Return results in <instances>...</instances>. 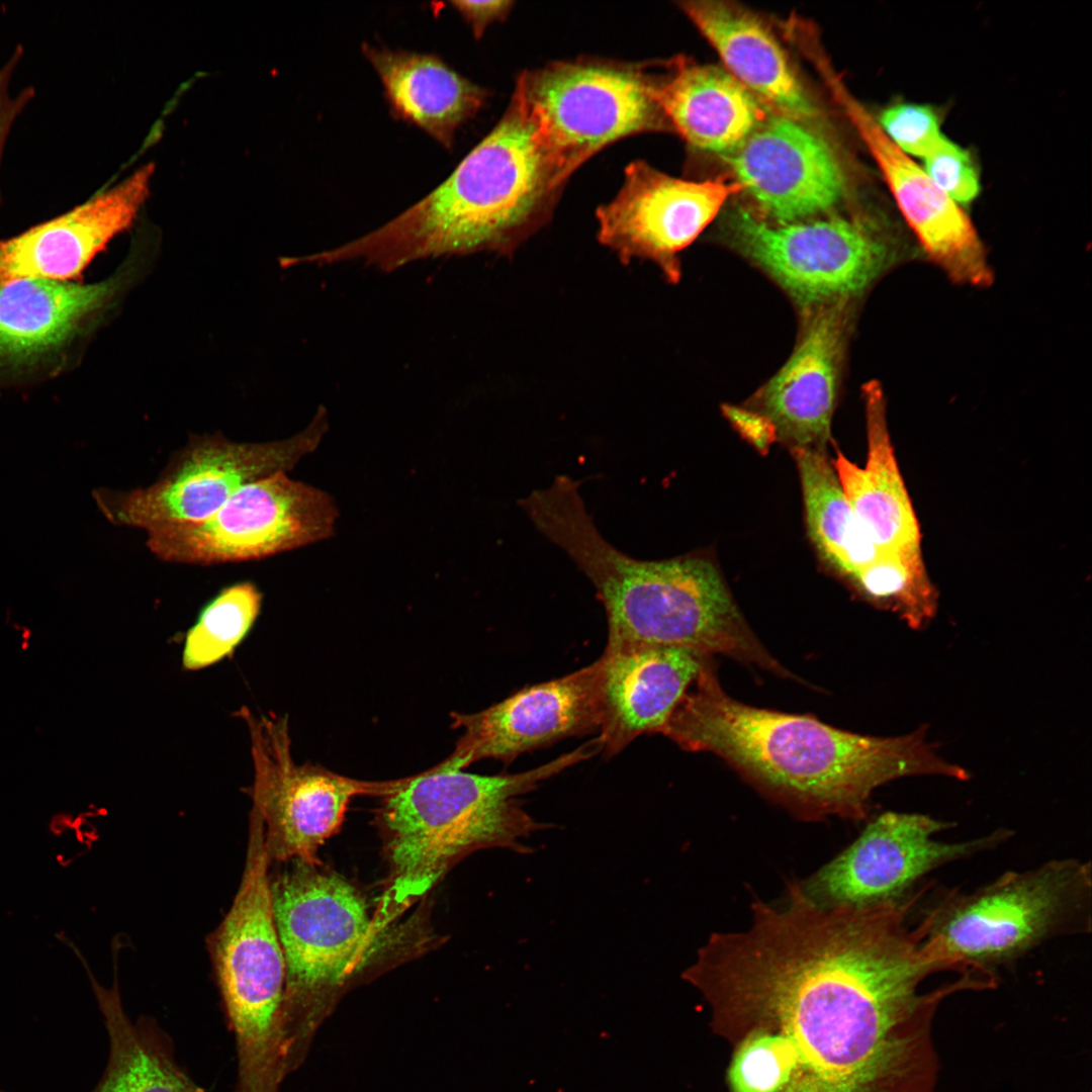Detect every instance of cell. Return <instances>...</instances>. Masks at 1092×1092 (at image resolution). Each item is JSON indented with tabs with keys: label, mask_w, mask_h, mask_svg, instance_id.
Returning <instances> with one entry per match:
<instances>
[{
	"label": "cell",
	"mask_w": 1092,
	"mask_h": 1092,
	"mask_svg": "<svg viewBox=\"0 0 1092 1092\" xmlns=\"http://www.w3.org/2000/svg\"><path fill=\"white\" fill-rule=\"evenodd\" d=\"M934 964L859 913L802 906L775 914L701 968L714 1033L775 1034L783 1092H935L932 1022L956 982L922 991Z\"/></svg>",
	"instance_id": "cell-1"
},
{
	"label": "cell",
	"mask_w": 1092,
	"mask_h": 1092,
	"mask_svg": "<svg viewBox=\"0 0 1092 1092\" xmlns=\"http://www.w3.org/2000/svg\"><path fill=\"white\" fill-rule=\"evenodd\" d=\"M661 734L689 751L725 759L762 793L801 817L861 819L872 793L897 779H970L943 758L926 728L901 736L861 735L809 715L751 707L728 696L710 658Z\"/></svg>",
	"instance_id": "cell-2"
},
{
	"label": "cell",
	"mask_w": 1092,
	"mask_h": 1092,
	"mask_svg": "<svg viewBox=\"0 0 1092 1092\" xmlns=\"http://www.w3.org/2000/svg\"><path fill=\"white\" fill-rule=\"evenodd\" d=\"M566 180L513 93L495 126L439 186L372 232L316 252L313 261L391 272L427 259L511 256L551 217Z\"/></svg>",
	"instance_id": "cell-3"
},
{
	"label": "cell",
	"mask_w": 1092,
	"mask_h": 1092,
	"mask_svg": "<svg viewBox=\"0 0 1092 1092\" xmlns=\"http://www.w3.org/2000/svg\"><path fill=\"white\" fill-rule=\"evenodd\" d=\"M535 528L589 579L608 622V642H640L720 653L784 676L789 672L745 623L717 568L684 556L640 560L600 533L579 493L562 474L519 500Z\"/></svg>",
	"instance_id": "cell-4"
},
{
	"label": "cell",
	"mask_w": 1092,
	"mask_h": 1092,
	"mask_svg": "<svg viewBox=\"0 0 1092 1092\" xmlns=\"http://www.w3.org/2000/svg\"><path fill=\"white\" fill-rule=\"evenodd\" d=\"M601 752L597 738L527 771L480 776L436 764L401 778L381 797L376 820L389 875L373 914L382 928L432 890L459 860L480 849L531 848L524 840L547 827L518 796Z\"/></svg>",
	"instance_id": "cell-5"
},
{
	"label": "cell",
	"mask_w": 1092,
	"mask_h": 1092,
	"mask_svg": "<svg viewBox=\"0 0 1092 1092\" xmlns=\"http://www.w3.org/2000/svg\"><path fill=\"white\" fill-rule=\"evenodd\" d=\"M261 819L250 812L246 860L233 903L207 937L236 1044L237 1092H277L284 1067L285 962L270 889Z\"/></svg>",
	"instance_id": "cell-6"
},
{
	"label": "cell",
	"mask_w": 1092,
	"mask_h": 1092,
	"mask_svg": "<svg viewBox=\"0 0 1092 1092\" xmlns=\"http://www.w3.org/2000/svg\"><path fill=\"white\" fill-rule=\"evenodd\" d=\"M1090 905V863L1055 859L971 894H945L917 926L953 972L997 979V967L1046 939L1089 930Z\"/></svg>",
	"instance_id": "cell-7"
},
{
	"label": "cell",
	"mask_w": 1092,
	"mask_h": 1092,
	"mask_svg": "<svg viewBox=\"0 0 1092 1092\" xmlns=\"http://www.w3.org/2000/svg\"><path fill=\"white\" fill-rule=\"evenodd\" d=\"M270 873L275 925L285 962L283 1033L324 991L342 986L372 965L391 940L370 915L365 898L320 864L292 860Z\"/></svg>",
	"instance_id": "cell-8"
},
{
	"label": "cell",
	"mask_w": 1092,
	"mask_h": 1092,
	"mask_svg": "<svg viewBox=\"0 0 1092 1092\" xmlns=\"http://www.w3.org/2000/svg\"><path fill=\"white\" fill-rule=\"evenodd\" d=\"M647 64L579 58L522 73L519 97L548 153L569 176L607 146L643 132L673 131Z\"/></svg>",
	"instance_id": "cell-9"
},
{
	"label": "cell",
	"mask_w": 1092,
	"mask_h": 1092,
	"mask_svg": "<svg viewBox=\"0 0 1092 1092\" xmlns=\"http://www.w3.org/2000/svg\"><path fill=\"white\" fill-rule=\"evenodd\" d=\"M327 429V412L320 406L307 428L284 440L245 443L219 433L193 436L152 484L129 490L104 488L95 498L116 526L149 532L199 522L246 484L291 470L317 447Z\"/></svg>",
	"instance_id": "cell-10"
},
{
	"label": "cell",
	"mask_w": 1092,
	"mask_h": 1092,
	"mask_svg": "<svg viewBox=\"0 0 1092 1092\" xmlns=\"http://www.w3.org/2000/svg\"><path fill=\"white\" fill-rule=\"evenodd\" d=\"M235 715L250 734L251 811L262 821L270 866L292 860L321 864L317 852L340 830L350 802L363 795L381 798L399 784L400 779L364 781L309 762L297 764L286 716L256 715L247 707Z\"/></svg>",
	"instance_id": "cell-11"
},
{
	"label": "cell",
	"mask_w": 1092,
	"mask_h": 1092,
	"mask_svg": "<svg viewBox=\"0 0 1092 1092\" xmlns=\"http://www.w3.org/2000/svg\"><path fill=\"white\" fill-rule=\"evenodd\" d=\"M338 516L330 494L279 472L241 487L202 521L147 532L146 546L171 563L259 560L331 537Z\"/></svg>",
	"instance_id": "cell-12"
},
{
	"label": "cell",
	"mask_w": 1092,
	"mask_h": 1092,
	"mask_svg": "<svg viewBox=\"0 0 1092 1092\" xmlns=\"http://www.w3.org/2000/svg\"><path fill=\"white\" fill-rule=\"evenodd\" d=\"M952 826L920 813L885 812L802 886L824 905L901 902L911 897L914 885L928 873L994 848L1011 835L1000 829L961 842L935 838Z\"/></svg>",
	"instance_id": "cell-13"
},
{
	"label": "cell",
	"mask_w": 1092,
	"mask_h": 1092,
	"mask_svg": "<svg viewBox=\"0 0 1092 1092\" xmlns=\"http://www.w3.org/2000/svg\"><path fill=\"white\" fill-rule=\"evenodd\" d=\"M729 225L736 247L804 304L850 298L886 265L885 245L842 217L777 225L739 208Z\"/></svg>",
	"instance_id": "cell-14"
},
{
	"label": "cell",
	"mask_w": 1092,
	"mask_h": 1092,
	"mask_svg": "<svg viewBox=\"0 0 1092 1092\" xmlns=\"http://www.w3.org/2000/svg\"><path fill=\"white\" fill-rule=\"evenodd\" d=\"M740 191L736 181L685 180L646 162H632L617 195L596 212L598 240L622 264L652 261L669 282L676 283L677 254L713 220L726 199Z\"/></svg>",
	"instance_id": "cell-15"
},
{
	"label": "cell",
	"mask_w": 1092,
	"mask_h": 1092,
	"mask_svg": "<svg viewBox=\"0 0 1092 1092\" xmlns=\"http://www.w3.org/2000/svg\"><path fill=\"white\" fill-rule=\"evenodd\" d=\"M810 60L875 159L901 213L929 258L957 283L990 284L993 275L986 253L968 215L924 169L890 141L822 52Z\"/></svg>",
	"instance_id": "cell-16"
},
{
	"label": "cell",
	"mask_w": 1092,
	"mask_h": 1092,
	"mask_svg": "<svg viewBox=\"0 0 1092 1092\" xmlns=\"http://www.w3.org/2000/svg\"><path fill=\"white\" fill-rule=\"evenodd\" d=\"M124 270L92 284L23 279L0 286V387L63 372L123 286Z\"/></svg>",
	"instance_id": "cell-17"
},
{
	"label": "cell",
	"mask_w": 1092,
	"mask_h": 1092,
	"mask_svg": "<svg viewBox=\"0 0 1092 1092\" xmlns=\"http://www.w3.org/2000/svg\"><path fill=\"white\" fill-rule=\"evenodd\" d=\"M451 720L463 733L440 763L461 770L482 759L511 763L525 752L593 733L601 723L599 662L525 687L482 711L453 712Z\"/></svg>",
	"instance_id": "cell-18"
},
{
	"label": "cell",
	"mask_w": 1092,
	"mask_h": 1092,
	"mask_svg": "<svg viewBox=\"0 0 1092 1092\" xmlns=\"http://www.w3.org/2000/svg\"><path fill=\"white\" fill-rule=\"evenodd\" d=\"M737 183L778 223H791L833 207L845 189L830 146L788 115L765 118L728 158Z\"/></svg>",
	"instance_id": "cell-19"
},
{
	"label": "cell",
	"mask_w": 1092,
	"mask_h": 1092,
	"mask_svg": "<svg viewBox=\"0 0 1092 1092\" xmlns=\"http://www.w3.org/2000/svg\"><path fill=\"white\" fill-rule=\"evenodd\" d=\"M710 656L673 645L607 642L599 662L602 752L660 733Z\"/></svg>",
	"instance_id": "cell-20"
},
{
	"label": "cell",
	"mask_w": 1092,
	"mask_h": 1092,
	"mask_svg": "<svg viewBox=\"0 0 1092 1092\" xmlns=\"http://www.w3.org/2000/svg\"><path fill=\"white\" fill-rule=\"evenodd\" d=\"M153 164L70 211L0 241V286L23 279L68 281L136 217L146 201Z\"/></svg>",
	"instance_id": "cell-21"
},
{
	"label": "cell",
	"mask_w": 1092,
	"mask_h": 1092,
	"mask_svg": "<svg viewBox=\"0 0 1092 1092\" xmlns=\"http://www.w3.org/2000/svg\"><path fill=\"white\" fill-rule=\"evenodd\" d=\"M848 299L825 302L809 316L793 354L758 396L760 413H753L791 449H826L830 439Z\"/></svg>",
	"instance_id": "cell-22"
},
{
	"label": "cell",
	"mask_w": 1092,
	"mask_h": 1092,
	"mask_svg": "<svg viewBox=\"0 0 1092 1092\" xmlns=\"http://www.w3.org/2000/svg\"><path fill=\"white\" fill-rule=\"evenodd\" d=\"M678 6L718 53L724 69L752 95L798 120L816 114L784 48L758 16L724 1L693 0Z\"/></svg>",
	"instance_id": "cell-23"
},
{
	"label": "cell",
	"mask_w": 1092,
	"mask_h": 1092,
	"mask_svg": "<svg viewBox=\"0 0 1092 1092\" xmlns=\"http://www.w3.org/2000/svg\"><path fill=\"white\" fill-rule=\"evenodd\" d=\"M666 65L656 74L654 95L689 147L730 153L765 118L755 96L724 68L684 57Z\"/></svg>",
	"instance_id": "cell-24"
},
{
	"label": "cell",
	"mask_w": 1092,
	"mask_h": 1092,
	"mask_svg": "<svg viewBox=\"0 0 1092 1092\" xmlns=\"http://www.w3.org/2000/svg\"><path fill=\"white\" fill-rule=\"evenodd\" d=\"M868 459L863 468L837 453L834 470L857 520L881 552L920 546L919 524L896 460L877 381L863 388Z\"/></svg>",
	"instance_id": "cell-25"
},
{
	"label": "cell",
	"mask_w": 1092,
	"mask_h": 1092,
	"mask_svg": "<svg viewBox=\"0 0 1092 1092\" xmlns=\"http://www.w3.org/2000/svg\"><path fill=\"white\" fill-rule=\"evenodd\" d=\"M362 52L397 117L424 130L446 149L456 131L473 118L487 91L460 75L441 58L363 43Z\"/></svg>",
	"instance_id": "cell-26"
},
{
	"label": "cell",
	"mask_w": 1092,
	"mask_h": 1092,
	"mask_svg": "<svg viewBox=\"0 0 1092 1092\" xmlns=\"http://www.w3.org/2000/svg\"><path fill=\"white\" fill-rule=\"evenodd\" d=\"M113 963L114 978L107 988L83 964L109 1040L107 1064L90 1092H203L177 1062L172 1040L158 1022L148 1016L132 1020L127 1015L117 960Z\"/></svg>",
	"instance_id": "cell-27"
},
{
	"label": "cell",
	"mask_w": 1092,
	"mask_h": 1092,
	"mask_svg": "<svg viewBox=\"0 0 1092 1092\" xmlns=\"http://www.w3.org/2000/svg\"><path fill=\"white\" fill-rule=\"evenodd\" d=\"M791 452L800 474L809 535L826 562L855 583L883 552L845 498L826 449Z\"/></svg>",
	"instance_id": "cell-28"
},
{
	"label": "cell",
	"mask_w": 1092,
	"mask_h": 1092,
	"mask_svg": "<svg viewBox=\"0 0 1092 1092\" xmlns=\"http://www.w3.org/2000/svg\"><path fill=\"white\" fill-rule=\"evenodd\" d=\"M261 605L262 594L250 581L221 589L204 606L185 636L183 667L198 670L231 655L250 632Z\"/></svg>",
	"instance_id": "cell-29"
},
{
	"label": "cell",
	"mask_w": 1092,
	"mask_h": 1092,
	"mask_svg": "<svg viewBox=\"0 0 1092 1092\" xmlns=\"http://www.w3.org/2000/svg\"><path fill=\"white\" fill-rule=\"evenodd\" d=\"M855 584L869 599L898 613L912 629L923 628L936 613L937 592L926 573L920 546L883 552Z\"/></svg>",
	"instance_id": "cell-30"
},
{
	"label": "cell",
	"mask_w": 1092,
	"mask_h": 1092,
	"mask_svg": "<svg viewBox=\"0 0 1092 1092\" xmlns=\"http://www.w3.org/2000/svg\"><path fill=\"white\" fill-rule=\"evenodd\" d=\"M730 1043L733 1054L726 1073L729 1092H783L791 1074L775 1034L749 1030Z\"/></svg>",
	"instance_id": "cell-31"
},
{
	"label": "cell",
	"mask_w": 1092,
	"mask_h": 1092,
	"mask_svg": "<svg viewBox=\"0 0 1092 1092\" xmlns=\"http://www.w3.org/2000/svg\"><path fill=\"white\" fill-rule=\"evenodd\" d=\"M924 171L956 202H970L980 183L969 152L940 134L923 157Z\"/></svg>",
	"instance_id": "cell-32"
},
{
	"label": "cell",
	"mask_w": 1092,
	"mask_h": 1092,
	"mask_svg": "<svg viewBox=\"0 0 1092 1092\" xmlns=\"http://www.w3.org/2000/svg\"><path fill=\"white\" fill-rule=\"evenodd\" d=\"M879 125L903 153L923 158L941 134L936 112L927 105L901 103L886 108Z\"/></svg>",
	"instance_id": "cell-33"
},
{
	"label": "cell",
	"mask_w": 1092,
	"mask_h": 1092,
	"mask_svg": "<svg viewBox=\"0 0 1092 1092\" xmlns=\"http://www.w3.org/2000/svg\"><path fill=\"white\" fill-rule=\"evenodd\" d=\"M450 4L469 24L473 36L479 39L490 24L502 21L509 15L514 2L509 0H457L451 1Z\"/></svg>",
	"instance_id": "cell-34"
},
{
	"label": "cell",
	"mask_w": 1092,
	"mask_h": 1092,
	"mask_svg": "<svg viewBox=\"0 0 1092 1092\" xmlns=\"http://www.w3.org/2000/svg\"><path fill=\"white\" fill-rule=\"evenodd\" d=\"M18 55L0 70V165L3 149L10 128L19 112L31 98L32 90L22 91L18 96H12L9 91L12 70L17 63ZM1 200V199H0Z\"/></svg>",
	"instance_id": "cell-35"
}]
</instances>
